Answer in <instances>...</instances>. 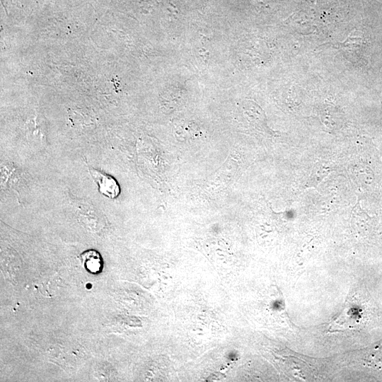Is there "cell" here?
Listing matches in <instances>:
<instances>
[{
	"label": "cell",
	"mask_w": 382,
	"mask_h": 382,
	"mask_svg": "<svg viewBox=\"0 0 382 382\" xmlns=\"http://www.w3.org/2000/svg\"><path fill=\"white\" fill-rule=\"evenodd\" d=\"M89 172L100 194L110 199H115L119 195L120 186L113 177L94 168H89Z\"/></svg>",
	"instance_id": "6da1fadb"
},
{
	"label": "cell",
	"mask_w": 382,
	"mask_h": 382,
	"mask_svg": "<svg viewBox=\"0 0 382 382\" xmlns=\"http://www.w3.org/2000/svg\"><path fill=\"white\" fill-rule=\"evenodd\" d=\"M86 269L91 273L100 272L103 268V260L100 255L94 250H88L81 254Z\"/></svg>",
	"instance_id": "7a4b0ae2"
},
{
	"label": "cell",
	"mask_w": 382,
	"mask_h": 382,
	"mask_svg": "<svg viewBox=\"0 0 382 382\" xmlns=\"http://www.w3.org/2000/svg\"><path fill=\"white\" fill-rule=\"evenodd\" d=\"M370 359L371 361H374L375 365L382 366V344L379 345L376 349L373 351L371 354Z\"/></svg>",
	"instance_id": "3957f363"
},
{
	"label": "cell",
	"mask_w": 382,
	"mask_h": 382,
	"mask_svg": "<svg viewBox=\"0 0 382 382\" xmlns=\"http://www.w3.org/2000/svg\"><path fill=\"white\" fill-rule=\"evenodd\" d=\"M362 38L358 36L349 35L345 40L338 42L337 45L341 47H351L359 45L361 43Z\"/></svg>",
	"instance_id": "277c9868"
}]
</instances>
